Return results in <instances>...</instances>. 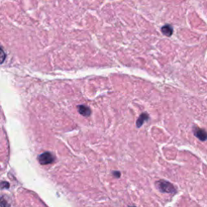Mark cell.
<instances>
[{
  "label": "cell",
  "instance_id": "1",
  "mask_svg": "<svg viewBox=\"0 0 207 207\" xmlns=\"http://www.w3.org/2000/svg\"><path fill=\"white\" fill-rule=\"evenodd\" d=\"M157 188L162 192V193H167V194H175L176 190L175 187L173 186L172 184L168 182L167 181H159L156 182Z\"/></svg>",
  "mask_w": 207,
  "mask_h": 207
},
{
  "label": "cell",
  "instance_id": "2",
  "mask_svg": "<svg viewBox=\"0 0 207 207\" xmlns=\"http://www.w3.org/2000/svg\"><path fill=\"white\" fill-rule=\"evenodd\" d=\"M37 160L39 161V163L41 165L50 164L54 162L55 157H54V155L51 152H46L42 153V154H40V155H38Z\"/></svg>",
  "mask_w": 207,
  "mask_h": 207
},
{
  "label": "cell",
  "instance_id": "3",
  "mask_svg": "<svg viewBox=\"0 0 207 207\" xmlns=\"http://www.w3.org/2000/svg\"><path fill=\"white\" fill-rule=\"evenodd\" d=\"M194 135L201 141L207 140V132L205 130H202L199 127H194Z\"/></svg>",
  "mask_w": 207,
  "mask_h": 207
},
{
  "label": "cell",
  "instance_id": "4",
  "mask_svg": "<svg viewBox=\"0 0 207 207\" xmlns=\"http://www.w3.org/2000/svg\"><path fill=\"white\" fill-rule=\"evenodd\" d=\"M78 111L83 117H89L91 113H92L91 109L88 106H85V105H79L78 106Z\"/></svg>",
  "mask_w": 207,
  "mask_h": 207
},
{
  "label": "cell",
  "instance_id": "5",
  "mask_svg": "<svg viewBox=\"0 0 207 207\" xmlns=\"http://www.w3.org/2000/svg\"><path fill=\"white\" fill-rule=\"evenodd\" d=\"M161 32L167 37H171L173 33V28L172 27L169 25V24H166L164 27H162L161 28Z\"/></svg>",
  "mask_w": 207,
  "mask_h": 207
},
{
  "label": "cell",
  "instance_id": "6",
  "mask_svg": "<svg viewBox=\"0 0 207 207\" xmlns=\"http://www.w3.org/2000/svg\"><path fill=\"white\" fill-rule=\"evenodd\" d=\"M148 119H149L148 114H146V112L142 113V114L140 115V117H138V121H137V123H136V124H137V126H138V128L141 127V126L144 124V122H146V121H147Z\"/></svg>",
  "mask_w": 207,
  "mask_h": 207
},
{
  "label": "cell",
  "instance_id": "7",
  "mask_svg": "<svg viewBox=\"0 0 207 207\" xmlns=\"http://www.w3.org/2000/svg\"><path fill=\"white\" fill-rule=\"evenodd\" d=\"M9 206H10V205L8 204L7 201L4 200V197L2 196V197H1V207H9Z\"/></svg>",
  "mask_w": 207,
  "mask_h": 207
},
{
  "label": "cell",
  "instance_id": "8",
  "mask_svg": "<svg viewBox=\"0 0 207 207\" xmlns=\"http://www.w3.org/2000/svg\"><path fill=\"white\" fill-rule=\"evenodd\" d=\"M9 186H10V184L8 183V182H7V181H2V183H1V188L2 189H8Z\"/></svg>",
  "mask_w": 207,
  "mask_h": 207
},
{
  "label": "cell",
  "instance_id": "9",
  "mask_svg": "<svg viewBox=\"0 0 207 207\" xmlns=\"http://www.w3.org/2000/svg\"><path fill=\"white\" fill-rule=\"evenodd\" d=\"M112 174H113V176H114L115 177L118 178L121 176V172H113Z\"/></svg>",
  "mask_w": 207,
  "mask_h": 207
},
{
  "label": "cell",
  "instance_id": "10",
  "mask_svg": "<svg viewBox=\"0 0 207 207\" xmlns=\"http://www.w3.org/2000/svg\"><path fill=\"white\" fill-rule=\"evenodd\" d=\"M2 55H3V58H2V62H3V61H4V57H5V54H4V53H3V50H2Z\"/></svg>",
  "mask_w": 207,
  "mask_h": 207
},
{
  "label": "cell",
  "instance_id": "11",
  "mask_svg": "<svg viewBox=\"0 0 207 207\" xmlns=\"http://www.w3.org/2000/svg\"><path fill=\"white\" fill-rule=\"evenodd\" d=\"M129 207H135V206H129Z\"/></svg>",
  "mask_w": 207,
  "mask_h": 207
}]
</instances>
